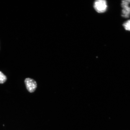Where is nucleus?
<instances>
[{
	"instance_id": "nucleus-1",
	"label": "nucleus",
	"mask_w": 130,
	"mask_h": 130,
	"mask_svg": "<svg viewBox=\"0 0 130 130\" xmlns=\"http://www.w3.org/2000/svg\"><path fill=\"white\" fill-rule=\"evenodd\" d=\"M93 7L96 11L99 13L106 12L108 8L107 1L105 0H97L94 3Z\"/></svg>"
},
{
	"instance_id": "nucleus-5",
	"label": "nucleus",
	"mask_w": 130,
	"mask_h": 130,
	"mask_svg": "<svg viewBox=\"0 0 130 130\" xmlns=\"http://www.w3.org/2000/svg\"><path fill=\"white\" fill-rule=\"evenodd\" d=\"M7 79L6 76L3 73L0 71V84H4Z\"/></svg>"
},
{
	"instance_id": "nucleus-2",
	"label": "nucleus",
	"mask_w": 130,
	"mask_h": 130,
	"mask_svg": "<svg viewBox=\"0 0 130 130\" xmlns=\"http://www.w3.org/2000/svg\"><path fill=\"white\" fill-rule=\"evenodd\" d=\"M24 82L27 89L29 92L32 93L35 91L37 87V83L35 80L30 78H27Z\"/></svg>"
},
{
	"instance_id": "nucleus-3",
	"label": "nucleus",
	"mask_w": 130,
	"mask_h": 130,
	"mask_svg": "<svg viewBox=\"0 0 130 130\" xmlns=\"http://www.w3.org/2000/svg\"><path fill=\"white\" fill-rule=\"evenodd\" d=\"M121 15L125 18H128L130 16V6L129 5L122 7Z\"/></svg>"
},
{
	"instance_id": "nucleus-4",
	"label": "nucleus",
	"mask_w": 130,
	"mask_h": 130,
	"mask_svg": "<svg viewBox=\"0 0 130 130\" xmlns=\"http://www.w3.org/2000/svg\"><path fill=\"white\" fill-rule=\"evenodd\" d=\"M123 26L126 30L130 31V19L124 22L123 24Z\"/></svg>"
}]
</instances>
